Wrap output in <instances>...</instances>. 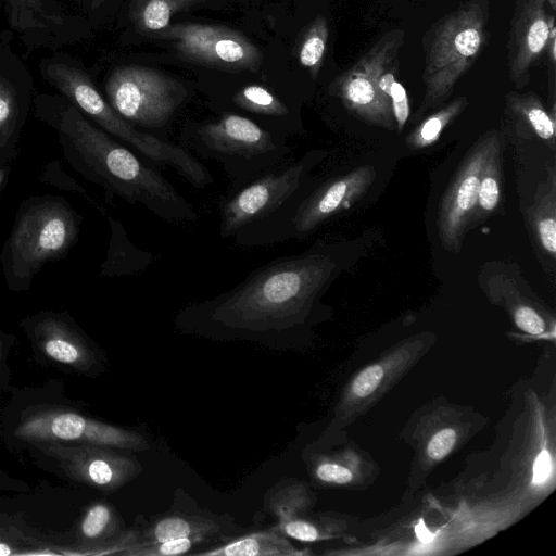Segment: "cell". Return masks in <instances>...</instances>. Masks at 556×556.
Masks as SVG:
<instances>
[{
	"label": "cell",
	"instance_id": "obj_28",
	"mask_svg": "<svg viewBox=\"0 0 556 556\" xmlns=\"http://www.w3.org/2000/svg\"><path fill=\"white\" fill-rule=\"evenodd\" d=\"M467 104V98L462 96L427 116L407 137V147L418 150L433 144L443 129L464 111Z\"/></svg>",
	"mask_w": 556,
	"mask_h": 556
},
{
	"label": "cell",
	"instance_id": "obj_21",
	"mask_svg": "<svg viewBox=\"0 0 556 556\" xmlns=\"http://www.w3.org/2000/svg\"><path fill=\"white\" fill-rule=\"evenodd\" d=\"M222 531V525L213 518L170 514L159 517L139 530L135 543H152L180 538H204L212 541L220 536Z\"/></svg>",
	"mask_w": 556,
	"mask_h": 556
},
{
	"label": "cell",
	"instance_id": "obj_12",
	"mask_svg": "<svg viewBox=\"0 0 556 556\" xmlns=\"http://www.w3.org/2000/svg\"><path fill=\"white\" fill-rule=\"evenodd\" d=\"M323 155L309 151L298 161L282 163L230 191L219 207L220 238H232L244 226L279 208L302 187Z\"/></svg>",
	"mask_w": 556,
	"mask_h": 556
},
{
	"label": "cell",
	"instance_id": "obj_7",
	"mask_svg": "<svg viewBox=\"0 0 556 556\" xmlns=\"http://www.w3.org/2000/svg\"><path fill=\"white\" fill-rule=\"evenodd\" d=\"M489 39V0H468L425 34L424 98L414 119L443 104Z\"/></svg>",
	"mask_w": 556,
	"mask_h": 556
},
{
	"label": "cell",
	"instance_id": "obj_9",
	"mask_svg": "<svg viewBox=\"0 0 556 556\" xmlns=\"http://www.w3.org/2000/svg\"><path fill=\"white\" fill-rule=\"evenodd\" d=\"M103 90L112 109L139 129L165 127L188 98V88L180 80L140 65L113 68Z\"/></svg>",
	"mask_w": 556,
	"mask_h": 556
},
{
	"label": "cell",
	"instance_id": "obj_2",
	"mask_svg": "<svg viewBox=\"0 0 556 556\" xmlns=\"http://www.w3.org/2000/svg\"><path fill=\"white\" fill-rule=\"evenodd\" d=\"M35 116L56 132L71 167L108 195L175 224L195 223V207L157 170L86 117L60 93L36 92Z\"/></svg>",
	"mask_w": 556,
	"mask_h": 556
},
{
	"label": "cell",
	"instance_id": "obj_16",
	"mask_svg": "<svg viewBox=\"0 0 556 556\" xmlns=\"http://www.w3.org/2000/svg\"><path fill=\"white\" fill-rule=\"evenodd\" d=\"M495 134H488L475 144L442 199L438 228L442 247L459 251L478 203L480 173Z\"/></svg>",
	"mask_w": 556,
	"mask_h": 556
},
{
	"label": "cell",
	"instance_id": "obj_34",
	"mask_svg": "<svg viewBox=\"0 0 556 556\" xmlns=\"http://www.w3.org/2000/svg\"><path fill=\"white\" fill-rule=\"evenodd\" d=\"M312 472L317 481L330 485H344L354 479L351 468L328 457H316Z\"/></svg>",
	"mask_w": 556,
	"mask_h": 556
},
{
	"label": "cell",
	"instance_id": "obj_33",
	"mask_svg": "<svg viewBox=\"0 0 556 556\" xmlns=\"http://www.w3.org/2000/svg\"><path fill=\"white\" fill-rule=\"evenodd\" d=\"M40 180L50 185H54L60 189L78 192L92 205L100 214L108 216L106 211L92 199L89 193L81 188L73 178H71L61 167L56 160L48 162L40 174Z\"/></svg>",
	"mask_w": 556,
	"mask_h": 556
},
{
	"label": "cell",
	"instance_id": "obj_14",
	"mask_svg": "<svg viewBox=\"0 0 556 556\" xmlns=\"http://www.w3.org/2000/svg\"><path fill=\"white\" fill-rule=\"evenodd\" d=\"M0 16L27 54L58 51L88 35L86 20L67 12L58 0H0Z\"/></svg>",
	"mask_w": 556,
	"mask_h": 556
},
{
	"label": "cell",
	"instance_id": "obj_32",
	"mask_svg": "<svg viewBox=\"0 0 556 556\" xmlns=\"http://www.w3.org/2000/svg\"><path fill=\"white\" fill-rule=\"evenodd\" d=\"M204 538H180L152 543H135L122 556H175L189 553L195 545L208 542Z\"/></svg>",
	"mask_w": 556,
	"mask_h": 556
},
{
	"label": "cell",
	"instance_id": "obj_5",
	"mask_svg": "<svg viewBox=\"0 0 556 556\" xmlns=\"http://www.w3.org/2000/svg\"><path fill=\"white\" fill-rule=\"evenodd\" d=\"M81 220L83 216L60 195H33L24 200L0 252L7 288L27 292L48 262L65 257L75 245Z\"/></svg>",
	"mask_w": 556,
	"mask_h": 556
},
{
	"label": "cell",
	"instance_id": "obj_35",
	"mask_svg": "<svg viewBox=\"0 0 556 556\" xmlns=\"http://www.w3.org/2000/svg\"><path fill=\"white\" fill-rule=\"evenodd\" d=\"M513 318L516 326L531 336H540L546 330V323L536 309L528 304H517L513 307Z\"/></svg>",
	"mask_w": 556,
	"mask_h": 556
},
{
	"label": "cell",
	"instance_id": "obj_3",
	"mask_svg": "<svg viewBox=\"0 0 556 556\" xmlns=\"http://www.w3.org/2000/svg\"><path fill=\"white\" fill-rule=\"evenodd\" d=\"M0 419V438L8 448L24 451L33 443H90L126 452L149 450L137 431L89 415L79 401L66 394L62 380L9 389Z\"/></svg>",
	"mask_w": 556,
	"mask_h": 556
},
{
	"label": "cell",
	"instance_id": "obj_25",
	"mask_svg": "<svg viewBox=\"0 0 556 556\" xmlns=\"http://www.w3.org/2000/svg\"><path fill=\"white\" fill-rule=\"evenodd\" d=\"M548 179L538 188L531 208V224L540 245L551 256L556 252V182L555 169L551 168Z\"/></svg>",
	"mask_w": 556,
	"mask_h": 556
},
{
	"label": "cell",
	"instance_id": "obj_22",
	"mask_svg": "<svg viewBox=\"0 0 556 556\" xmlns=\"http://www.w3.org/2000/svg\"><path fill=\"white\" fill-rule=\"evenodd\" d=\"M307 551L296 548L275 526L230 540L207 551L194 553L200 556H301Z\"/></svg>",
	"mask_w": 556,
	"mask_h": 556
},
{
	"label": "cell",
	"instance_id": "obj_4",
	"mask_svg": "<svg viewBox=\"0 0 556 556\" xmlns=\"http://www.w3.org/2000/svg\"><path fill=\"white\" fill-rule=\"evenodd\" d=\"M38 68L41 78L86 117L150 162L169 167L193 188L214 184L211 172L185 148L144 132L117 114L80 60L58 50L42 58Z\"/></svg>",
	"mask_w": 556,
	"mask_h": 556
},
{
	"label": "cell",
	"instance_id": "obj_24",
	"mask_svg": "<svg viewBox=\"0 0 556 556\" xmlns=\"http://www.w3.org/2000/svg\"><path fill=\"white\" fill-rule=\"evenodd\" d=\"M11 555H60V552L58 544L0 513V556Z\"/></svg>",
	"mask_w": 556,
	"mask_h": 556
},
{
	"label": "cell",
	"instance_id": "obj_36",
	"mask_svg": "<svg viewBox=\"0 0 556 556\" xmlns=\"http://www.w3.org/2000/svg\"><path fill=\"white\" fill-rule=\"evenodd\" d=\"M17 338L0 328V395L8 393L11 388L12 370L10 356L17 344Z\"/></svg>",
	"mask_w": 556,
	"mask_h": 556
},
{
	"label": "cell",
	"instance_id": "obj_19",
	"mask_svg": "<svg viewBox=\"0 0 556 556\" xmlns=\"http://www.w3.org/2000/svg\"><path fill=\"white\" fill-rule=\"evenodd\" d=\"M116 508L105 500L89 503L76 522L74 540L59 545L61 555H122L139 535L123 527Z\"/></svg>",
	"mask_w": 556,
	"mask_h": 556
},
{
	"label": "cell",
	"instance_id": "obj_26",
	"mask_svg": "<svg viewBox=\"0 0 556 556\" xmlns=\"http://www.w3.org/2000/svg\"><path fill=\"white\" fill-rule=\"evenodd\" d=\"M311 505L308 489L295 480H281L265 495V507L277 521L307 511Z\"/></svg>",
	"mask_w": 556,
	"mask_h": 556
},
{
	"label": "cell",
	"instance_id": "obj_42",
	"mask_svg": "<svg viewBox=\"0 0 556 556\" xmlns=\"http://www.w3.org/2000/svg\"><path fill=\"white\" fill-rule=\"evenodd\" d=\"M111 0H89L88 1V8L91 13H97L100 10L104 9V7L110 2Z\"/></svg>",
	"mask_w": 556,
	"mask_h": 556
},
{
	"label": "cell",
	"instance_id": "obj_30",
	"mask_svg": "<svg viewBox=\"0 0 556 556\" xmlns=\"http://www.w3.org/2000/svg\"><path fill=\"white\" fill-rule=\"evenodd\" d=\"M500 142L495 134L480 173L478 203L483 212H492L500 201Z\"/></svg>",
	"mask_w": 556,
	"mask_h": 556
},
{
	"label": "cell",
	"instance_id": "obj_41",
	"mask_svg": "<svg viewBox=\"0 0 556 556\" xmlns=\"http://www.w3.org/2000/svg\"><path fill=\"white\" fill-rule=\"evenodd\" d=\"M11 170H12V164H5V165L0 166V192L7 185Z\"/></svg>",
	"mask_w": 556,
	"mask_h": 556
},
{
	"label": "cell",
	"instance_id": "obj_11",
	"mask_svg": "<svg viewBox=\"0 0 556 556\" xmlns=\"http://www.w3.org/2000/svg\"><path fill=\"white\" fill-rule=\"evenodd\" d=\"M404 31L400 28L381 36L348 71L329 86L346 111L356 117L393 130L395 119L390 98L379 88V78L390 66L400 63Z\"/></svg>",
	"mask_w": 556,
	"mask_h": 556
},
{
	"label": "cell",
	"instance_id": "obj_17",
	"mask_svg": "<svg viewBox=\"0 0 556 556\" xmlns=\"http://www.w3.org/2000/svg\"><path fill=\"white\" fill-rule=\"evenodd\" d=\"M547 0H516L507 40L508 76L517 88L529 83L530 70L546 49L554 15Z\"/></svg>",
	"mask_w": 556,
	"mask_h": 556
},
{
	"label": "cell",
	"instance_id": "obj_1",
	"mask_svg": "<svg viewBox=\"0 0 556 556\" xmlns=\"http://www.w3.org/2000/svg\"><path fill=\"white\" fill-rule=\"evenodd\" d=\"M337 268L326 247L279 256L230 290L187 305L176 325L214 337L286 338L308 323Z\"/></svg>",
	"mask_w": 556,
	"mask_h": 556
},
{
	"label": "cell",
	"instance_id": "obj_37",
	"mask_svg": "<svg viewBox=\"0 0 556 556\" xmlns=\"http://www.w3.org/2000/svg\"><path fill=\"white\" fill-rule=\"evenodd\" d=\"M457 442V433L452 428H445L432 435L428 442L426 453L431 460L445 458Z\"/></svg>",
	"mask_w": 556,
	"mask_h": 556
},
{
	"label": "cell",
	"instance_id": "obj_13",
	"mask_svg": "<svg viewBox=\"0 0 556 556\" xmlns=\"http://www.w3.org/2000/svg\"><path fill=\"white\" fill-rule=\"evenodd\" d=\"M159 35L169 40L182 59L218 71L256 73L262 64L258 47L223 25L170 23Z\"/></svg>",
	"mask_w": 556,
	"mask_h": 556
},
{
	"label": "cell",
	"instance_id": "obj_29",
	"mask_svg": "<svg viewBox=\"0 0 556 556\" xmlns=\"http://www.w3.org/2000/svg\"><path fill=\"white\" fill-rule=\"evenodd\" d=\"M328 38L329 26L323 15H317L307 25L301 38L298 59L300 64L308 70L313 79L317 78L321 68Z\"/></svg>",
	"mask_w": 556,
	"mask_h": 556
},
{
	"label": "cell",
	"instance_id": "obj_43",
	"mask_svg": "<svg viewBox=\"0 0 556 556\" xmlns=\"http://www.w3.org/2000/svg\"><path fill=\"white\" fill-rule=\"evenodd\" d=\"M89 1V0H88Z\"/></svg>",
	"mask_w": 556,
	"mask_h": 556
},
{
	"label": "cell",
	"instance_id": "obj_6",
	"mask_svg": "<svg viewBox=\"0 0 556 556\" xmlns=\"http://www.w3.org/2000/svg\"><path fill=\"white\" fill-rule=\"evenodd\" d=\"M179 146L191 154L217 162L230 180V191L285 163L291 154L287 138L229 112L220 113L213 122L186 125Z\"/></svg>",
	"mask_w": 556,
	"mask_h": 556
},
{
	"label": "cell",
	"instance_id": "obj_38",
	"mask_svg": "<svg viewBox=\"0 0 556 556\" xmlns=\"http://www.w3.org/2000/svg\"><path fill=\"white\" fill-rule=\"evenodd\" d=\"M389 98L391 100L393 116L399 130H402L409 116V101L403 85L394 80L391 85Z\"/></svg>",
	"mask_w": 556,
	"mask_h": 556
},
{
	"label": "cell",
	"instance_id": "obj_23",
	"mask_svg": "<svg viewBox=\"0 0 556 556\" xmlns=\"http://www.w3.org/2000/svg\"><path fill=\"white\" fill-rule=\"evenodd\" d=\"M207 0H131L128 16L141 33H160L170 24L177 13L187 11Z\"/></svg>",
	"mask_w": 556,
	"mask_h": 556
},
{
	"label": "cell",
	"instance_id": "obj_40",
	"mask_svg": "<svg viewBox=\"0 0 556 556\" xmlns=\"http://www.w3.org/2000/svg\"><path fill=\"white\" fill-rule=\"evenodd\" d=\"M551 469L552 462L549 454L546 451H543L534 463L532 481L534 483L544 482L548 478Z\"/></svg>",
	"mask_w": 556,
	"mask_h": 556
},
{
	"label": "cell",
	"instance_id": "obj_27",
	"mask_svg": "<svg viewBox=\"0 0 556 556\" xmlns=\"http://www.w3.org/2000/svg\"><path fill=\"white\" fill-rule=\"evenodd\" d=\"M507 105L511 113L522 122H526L536 136L554 143L555 117L548 114L541 99L535 93L509 92Z\"/></svg>",
	"mask_w": 556,
	"mask_h": 556
},
{
	"label": "cell",
	"instance_id": "obj_20",
	"mask_svg": "<svg viewBox=\"0 0 556 556\" xmlns=\"http://www.w3.org/2000/svg\"><path fill=\"white\" fill-rule=\"evenodd\" d=\"M111 236L106 257L103 261L100 277H119L136 275L147 269L155 260L152 252L137 248L129 239L121 220L106 216Z\"/></svg>",
	"mask_w": 556,
	"mask_h": 556
},
{
	"label": "cell",
	"instance_id": "obj_8",
	"mask_svg": "<svg viewBox=\"0 0 556 556\" xmlns=\"http://www.w3.org/2000/svg\"><path fill=\"white\" fill-rule=\"evenodd\" d=\"M34 465L59 479L112 493L142 471L139 460L122 450L90 443L38 442L27 445Z\"/></svg>",
	"mask_w": 556,
	"mask_h": 556
},
{
	"label": "cell",
	"instance_id": "obj_39",
	"mask_svg": "<svg viewBox=\"0 0 556 556\" xmlns=\"http://www.w3.org/2000/svg\"><path fill=\"white\" fill-rule=\"evenodd\" d=\"M29 490V484L24 480L11 476L9 472L0 468V491L25 493Z\"/></svg>",
	"mask_w": 556,
	"mask_h": 556
},
{
	"label": "cell",
	"instance_id": "obj_10",
	"mask_svg": "<svg viewBox=\"0 0 556 556\" xmlns=\"http://www.w3.org/2000/svg\"><path fill=\"white\" fill-rule=\"evenodd\" d=\"M34 361L65 375L96 378L106 369L103 350L64 311L45 309L18 321Z\"/></svg>",
	"mask_w": 556,
	"mask_h": 556
},
{
	"label": "cell",
	"instance_id": "obj_18",
	"mask_svg": "<svg viewBox=\"0 0 556 556\" xmlns=\"http://www.w3.org/2000/svg\"><path fill=\"white\" fill-rule=\"evenodd\" d=\"M422 348L420 339L406 342L361 370L341 397L336 421H346L372 405L417 359Z\"/></svg>",
	"mask_w": 556,
	"mask_h": 556
},
{
	"label": "cell",
	"instance_id": "obj_15",
	"mask_svg": "<svg viewBox=\"0 0 556 556\" xmlns=\"http://www.w3.org/2000/svg\"><path fill=\"white\" fill-rule=\"evenodd\" d=\"M13 35L0 33V166L12 164L36 94L34 77L14 51Z\"/></svg>",
	"mask_w": 556,
	"mask_h": 556
},
{
	"label": "cell",
	"instance_id": "obj_31",
	"mask_svg": "<svg viewBox=\"0 0 556 556\" xmlns=\"http://www.w3.org/2000/svg\"><path fill=\"white\" fill-rule=\"evenodd\" d=\"M277 529L285 536L301 542H317L332 538L333 526L306 516V511L277 521Z\"/></svg>",
	"mask_w": 556,
	"mask_h": 556
}]
</instances>
